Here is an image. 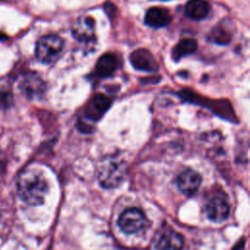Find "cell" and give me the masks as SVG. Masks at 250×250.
Segmentation results:
<instances>
[{
	"label": "cell",
	"instance_id": "cell-10",
	"mask_svg": "<svg viewBox=\"0 0 250 250\" xmlns=\"http://www.w3.org/2000/svg\"><path fill=\"white\" fill-rule=\"evenodd\" d=\"M130 62L132 65L139 70L155 71L158 68L155 59L146 49H138L134 51L130 56Z\"/></svg>",
	"mask_w": 250,
	"mask_h": 250
},
{
	"label": "cell",
	"instance_id": "cell-19",
	"mask_svg": "<svg viewBox=\"0 0 250 250\" xmlns=\"http://www.w3.org/2000/svg\"><path fill=\"white\" fill-rule=\"evenodd\" d=\"M5 170V158L2 155V153H0V175L4 172Z\"/></svg>",
	"mask_w": 250,
	"mask_h": 250
},
{
	"label": "cell",
	"instance_id": "cell-4",
	"mask_svg": "<svg viewBox=\"0 0 250 250\" xmlns=\"http://www.w3.org/2000/svg\"><path fill=\"white\" fill-rule=\"evenodd\" d=\"M147 224L144 212L138 208L126 209L118 218V226L125 233H135L143 229Z\"/></svg>",
	"mask_w": 250,
	"mask_h": 250
},
{
	"label": "cell",
	"instance_id": "cell-9",
	"mask_svg": "<svg viewBox=\"0 0 250 250\" xmlns=\"http://www.w3.org/2000/svg\"><path fill=\"white\" fill-rule=\"evenodd\" d=\"M201 176L191 170L187 169L183 171L177 179V187L179 190L186 195H192L201 185Z\"/></svg>",
	"mask_w": 250,
	"mask_h": 250
},
{
	"label": "cell",
	"instance_id": "cell-13",
	"mask_svg": "<svg viewBox=\"0 0 250 250\" xmlns=\"http://www.w3.org/2000/svg\"><path fill=\"white\" fill-rule=\"evenodd\" d=\"M118 58L110 53L104 54L96 63V72L100 77L110 76L118 67Z\"/></svg>",
	"mask_w": 250,
	"mask_h": 250
},
{
	"label": "cell",
	"instance_id": "cell-11",
	"mask_svg": "<svg viewBox=\"0 0 250 250\" xmlns=\"http://www.w3.org/2000/svg\"><path fill=\"white\" fill-rule=\"evenodd\" d=\"M172 16L170 12L162 7L149 8L145 16V22L151 27L158 28L166 26L170 23Z\"/></svg>",
	"mask_w": 250,
	"mask_h": 250
},
{
	"label": "cell",
	"instance_id": "cell-3",
	"mask_svg": "<svg viewBox=\"0 0 250 250\" xmlns=\"http://www.w3.org/2000/svg\"><path fill=\"white\" fill-rule=\"evenodd\" d=\"M63 40L58 35H45L41 37L35 47V56L42 62H51L62 50Z\"/></svg>",
	"mask_w": 250,
	"mask_h": 250
},
{
	"label": "cell",
	"instance_id": "cell-14",
	"mask_svg": "<svg viewBox=\"0 0 250 250\" xmlns=\"http://www.w3.org/2000/svg\"><path fill=\"white\" fill-rule=\"evenodd\" d=\"M209 12L210 6L205 0H189L185 6L186 16L194 21L205 19Z\"/></svg>",
	"mask_w": 250,
	"mask_h": 250
},
{
	"label": "cell",
	"instance_id": "cell-5",
	"mask_svg": "<svg viewBox=\"0 0 250 250\" xmlns=\"http://www.w3.org/2000/svg\"><path fill=\"white\" fill-rule=\"evenodd\" d=\"M153 246L155 250H182L184 238L171 228H161L153 237Z\"/></svg>",
	"mask_w": 250,
	"mask_h": 250
},
{
	"label": "cell",
	"instance_id": "cell-15",
	"mask_svg": "<svg viewBox=\"0 0 250 250\" xmlns=\"http://www.w3.org/2000/svg\"><path fill=\"white\" fill-rule=\"evenodd\" d=\"M232 29L230 27V22L227 20L218 22L216 26L210 32L209 40L219 45H227L231 40Z\"/></svg>",
	"mask_w": 250,
	"mask_h": 250
},
{
	"label": "cell",
	"instance_id": "cell-7",
	"mask_svg": "<svg viewBox=\"0 0 250 250\" xmlns=\"http://www.w3.org/2000/svg\"><path fill=\"white\" fill-rule=\"evenodd\" d=\"M73 36L82 42H91L96 38L95 35V21L89 16L78 18L72 25Z\"/></svg>",
	"mask_w": 250,
	"mask_h": 250
},
{
	"label": "cell",
	"instance_id": "cell-12",
	"mask_svg": "<svg viewBox=\"0 0 250 250\" xmlns=\"http://www.w3.org/2000/svg\"><path fill=\"white\" fill-rule=\"evenodd\" d=\"M21 90L29 99L37 98L43 95L45 91V84L36 74L27 75L21 83Z\"/></svg>",
	"mask_w": 250,
	"mask_h": 250
},
{
	"label": "cell",
	"instance_id": "cell-6",
	"mask_svg": "<svg viewBox=\"0 0 250 250\" xmlns=\"http://www.w3.org/2000/svg\"><path fill=\"white\" fill-rule=\"evenodd\" d=\"M204 212L209 220L214 223H222L226 221L229 213V205L226 198L222 196H214L210 198L205 206Z\"/></svg>",
	"mask_w": 250,
	"mask_h": 250
},
{
	"label": "cell",
	"instance_id": "cell-17",
	"mask_svg": "<svg viewBox=\"0 0 250 250\" xmlns=\"http://www.w3.org/2000/svg\"><path fill=\"white\" fill-rule=\"evenodd\" d=\"M12 103V96L8 92H1L0 93V106L6 108L10 106Z\"/></svg>",
	"mask_w": 250,
	"mask_h": 250
},
{
	"label": "cell",
	"instance_id": "cell-18",
	"mask_svg": "<svg viewBox=\"0 0 250 250\" xmlns=\"http://www.w3.org/2000/svg\"><path fill=\"white\" fill-rule=\"evenodd\" d=\"M244 244H245V240L243 238H241L236 244L235 246L232 248V250H244Z\"/></svg>",
	"mask_w": 250,
	"mask_h": 250
},
{
	"label": "cell",
	"instance_id": "cell-1",
	"mask_svg": "<svg viewBox=\"0 0 250 250\" xmlns=\"http://www.w3.org/2000/svg\"><path fill=\"white\" fill-rule=\"evenodd\" d=\"M18 194L28 205H40L48 192V184L43 174L35 169H25L17 180Z\"/></svg>",
	"mask_w": 250,
	"mask_h": 250
},
{
	"label": "cell",
	"instance_id": "cell-16",
	"mask_svg": "<svg viewBox=\"0 0 250 250\" xmlns=\"http://www.w3.org/2000/svg\"><path fill=\"white\" fill-rule=\"evenodd\" d=\"M197 49V41L193 38L182 39L173 49L172 58L175 62H178L185 56L192 54Z\"/></svg>",
	"mask_w": 250,
	"mask_h": 250
},
{
	"label": "cell",
	"instance_id": "cell-8",
	"mask_svg": "<svg viewBox=\"0 0 250 250\" xmlns=\"http://www.w3.org/2000/svg\"><path fill=\"white\" fill-rule=\"evenodd\" d=\"M110 104L111 100L108 97L103 94H97L89 101L85 106V116L91 121H98L108 109Z\"/></svg>",
	"mask_w": 250,
	"mask_h": 250
},
{
	"label": "cell",
	"instance_id": "cell-2",
	"mask_svg": "<svg viewBox=\"0 0 250 250\" xmlns=\"http://www.w3.org/2000/svg\"><path fill=\"white\" fill-rule=\"evenodd\" d=\"M96 171L100 185L105 188H112L118 187L125 179V161L114 155H107L98 162Z\"/></svg>",
	"mask_w": 250,
	"mask_h": 250
},
{
	"label": "cell",
	"instance_id": "cell-20",
	"mask_svg": "<svg viewBox=\"0 0 250 250\" xmlns=\"http://www.w3.org/2000/svg\"><path fill=\"white\" fill-rule=\"evenodd\" d=\"M164 1H166V0H164Z\"/></svg>",
	"mask_w": 250,
	"mask_h": 250
}]
</instances>
